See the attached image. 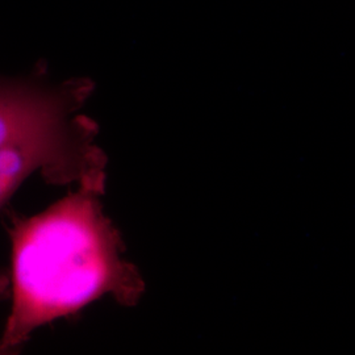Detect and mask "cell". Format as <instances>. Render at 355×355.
<instances>
[{"label":"cell","instance_id":"6da1fadb","mask_svg":"<svg viewBox=\"0 0 355 355\" xmlns=\"http://www.w3.org/2000/svg\"><path fill=\"white\" fill-rule=\"evenodd\" d=\"M104 186L82 183L46 211L13 218L12 306L0 338L3 354L94 300L112 296L130 306L142 297L144 280L103 212Z\"/></svg>","mask_w":355,"mask_h":355},{"label":"cell","instance_id":"7a4b0ae2","mask_svg":"<svg viewBox=\"0 0 355 355\" xmlns=\"http://www.w3.org/2000/svg\"><path fill=\"white\" fill-rule=\"evenodd\" d=\"M89 89L83 80L0 76V207L36 171L54 184L105 182L98 130L79 114Z\"/></svg>","mask_w":355,"mask_h":355},{"label":"cell","instance_id":"3957f363","mask_svg":"<svg viewBox=\"0 0 355 355\" xmlns=\"http://www.w3.org/2000/svg\"><path fill=\"white\" fill-rule=\"evenodd\" d=\"M6 292H7V279L3 275H0V300L3 299ZM0 354H3L1 350H0Z\"/></svg>","mask_w":355,"mask_h":355}]
</instances>
